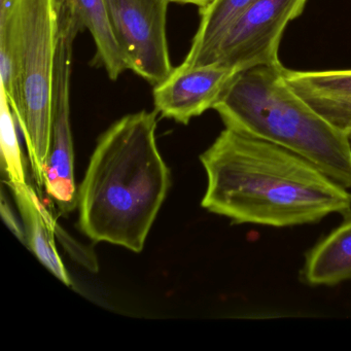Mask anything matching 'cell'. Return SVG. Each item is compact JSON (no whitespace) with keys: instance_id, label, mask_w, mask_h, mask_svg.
<instances>
[{"instance_id":"cell-1","label":"cell","mask_w":351,"mask_h":351,"mask_svg":"<svg viewBox=\"0 0 351 351\" xmlns=\"http://www.w3.org/2000/svg\"><path fill=\"white\" fill-rule=\"evenodd\" d=\"M200 160L202 206L232 223L287 228L351 213L348 189L274 143L226 128Z\"/></svg>"},{"instance_id":"cell-5","label":"cell","mask_w":351,"mask_h":351,"mask_svg":"<svg viewBox=\"0 0 351 351\" xmlns=\"http://www.w3.org/2000/svg\"><path fill=\"white\" fill-rule=\"evenodd\" d=\"M82 32L63 5L53 92L52 130L45 172L44 189L61 213L77 207L75 180V152L71 124V80L73 45Z\"/></svg>"},{"instance_id":"cell-17","label":"cell","mask_w":351,"mask_h":351,"mask_svg":"<svg viewBox=\"0 0 351 351\" xmlns=\"http://www.w3.org/2000/svg\"><path fill=\"white\" fill-rule=\"evenodd\" d=\"M14 0H0V13L8 11L13 5Z\"/></svg>"},{"instance_id":"cell-12","label":"cell","mask_w":351,"mask_h":351,"mask_svg":"<svg viewBox=\"0 0 351 351\" xmlns=\"http://www.w3.org/2000/svg\"><path fill=\"white\" fill-rule=\"evenodd\" d=\"M65 7L82 32L91 34L96 62L106 69L112 81H117L129 66L114 36L106 0H65Z\"/></svg>"},{"instance_id":"cell-18","label":"cell","mask_w":351,"mask_h":351,"mask_svg":"<svg viewBox=\"0 0 351 351\" xmlns=\"http://www.w3.org/2000/svg\"><path fill=\"white\" fill-rule=\"evenodd\" d=\"M347 135H348V138H349V141H350V143H351V130L349 131L348 134H347Z\"/></svg>"},{"instance_id":"cell-10","label":"cell","mask_w":351,"mask_h":351,"mask_svg":"<svg viewBox=\"0 0 351 351\" xmlns=\"http://www.w3.org/2000/svg\"><path fill=\"white\" fill-rule=\"evenodd\" d=\"M17 201L20 213L25 225L26 239L38 260L66 285H71V277L63 265L55 246L56 221L40 203L34 189L26 184L10 186Z\"/></svg>"},{"instance_id":"cell-14","label":"cell","mask_w":351,"mask_h":351,"mask_svg":"<svg viewBox=\"0 0 351 351\" xmlns=\"http://www.w3.org/2000/svg\"><path fill=\"white\" fill-rule=\"evenodd\" d=\"M16 119L8 100L7 94L0 89V141L3 170L7 176L8 184H26L25 167L21 147L18 141Z\"/></svg>"},{"instance_id":"cell-15","label":"cell","mask_w":351,"mask_h":351,"mask_svg":"<svg viewBox=\"0 0 351 351\" xmlns=\"http://www.w3.org/2000/svg\"><path fill=\"white\" fill-rule=\"evenodd\" d=\"M1 215H3V221H5V223H7L8 227L12 230V232H13L22 242L27 243L25 229H23L21 225H20L19 221L16 219L13 210H12L10 205H8V203L5 202L3 196V199H1Z\"/></svg>"},{"instance_id":"cell-11","label":"cell","mask_w":351,"mask_h":351,"mask_svg":"<svg viewBox=\"0 0 351 351\" xmlns=\"http://www.w3.org/2000/svg\"><path fill=\"white\" fill-rule=\"evenodd\" d=\"M306 254L302 279L312 287L351 280V213Z\"/></svg>"},{"instance_id":"cell-9","label":"cell","mask_w":351,"mask_h":351,"mask_svg":"<svg viewBox=\"0 0 351 351\" xmlns=\"http://www.w3.org/2000/svg\"><path fill=\"white\" fill-rule=\"evenodd\" d=\"M285 81L320 116L339 130H351V69L295 71L285 69Z\"/></svg>"},{"instance_id":"cell-16","label":"cell","mask_w":351,"mask_h":351,"mask_svg":"<svg viewBox=\"0 0 351 351\" xmlns=\"http://www.w3.org/2000/svg\"><path fill=\"white\" fill-rule=\"evenodd\" d=\"M171 3H180V5H196L199 9L208 7L215 0H170Z\"/></svg>"},{"instance_id":"cell-4","label":"cell","mask_w":351,"mask_h":351,"mask_svg":"<svg viewBox=\"0 0 351 351\" xmlns=\"http://www.w3.org/2000/svg\"><path fill=\"white\" fill-rule=\"evenodd\" d=\"M63 5L64 0H14L8 11L0 13V38L9 40L19 69V101L13 112L40 188L50 149Z\"/></svg>"},{"instance_id":"cell-6","label":"cell","mask_w":351,"mask_h":351,"mask_svg":"<svg viewBox=\"0 0 351 351\" xmlns=\"http://www.w3.org/2000/svg\"><path fill=\"white\" fill-rule=\"evenodd\" d=\"M170 0H106L129 69L152 85L171 73L167 40Z\"/></svg>"},{"instance_id":"cell-13","label":"cell","mask_w":351,"mask_h":351,"mask_svg":"<svg viewBox=\"0 0 351 351\" xmlns=\"http://www.w3.org/2000/svg\"><path fill=\"white\" fill-rule=\"evenodd\" d=\"M254 0H215L199 9L200 24L184 63L192 66L213 64L226 34Z\"/></svg>"},{"instance_id":"cell-2","label":"cell","mask_w":351,"mask_h":351,"mask_svg":"<svg viewBox=\"0 0 351 351\" xmlns=\"http://www.w3.org/2000/svg\"><path fill=\"white\" fill-rule=\"evenodd\" d=\"M157 114H127L100 136L77 191L79 225L94 242L141 252L170 186Z\"/></svg>"},{"instance_id":"cell-8","label":"cell","mask_w":351,"mask_h":351,"mask_svg":"<svg viewBox=\"0 0 351 351\" xmlns=\"http://www.w3.org/2000/svg\"><path fill=\"white\" fill-rule=\"evenodd\" d=\"M237 71L223 65L192 66L182 62L154 86L155 110L163 118L186 125L215 108Z\"/></svg>"},{"instance_id":"cell-3","label":"cell","mask_w":351,"mask_h":351,"mask_svg":"<svg viewBox=\"0 0 351 351\" xmlns=\"http://www.w3.org/2000/svg\"><path fill=\"white\" fill-rule=\"evenodd\" d=\"M285 69L279 64L240 71L213 110L226 128L289 149L351 189L348 135L291 89Z\"/></svg>"},{"instance_id":"cell-7","label":"cell","mask_w":351,"mask_h":351,"mask_svg":"<svg viewBox=\"0 0 351 351\" xmlns=\"http://www.w3.org/2000/svg\"><path fill=\"white\" fill-rule=\"evenodd\" d=\"M307 0H254L219 44L215 62L234 71L281 64L285 30L303 13Z\"/></svg>"}]
</instances>
